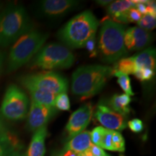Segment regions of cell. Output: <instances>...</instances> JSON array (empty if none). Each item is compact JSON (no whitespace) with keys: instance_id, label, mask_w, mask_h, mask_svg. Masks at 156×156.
<instances>
[{"instance_id":"cell-1","label":"cell","mask_w":156,"mask_h":156,"mask_svg":"<svg viewBox=\"0 0 156 156\" xmlns=\"http://www.w3.org/2000/svg\"><path fill=\"white\" fill-rule=\"evenodd\" d=\"M113 68L103 65L82 66L72 76V92L86 99L101 92L112 76Z\"/></svg>"},{"instance_id":"cell-2","label":"cell","mask_w":156,"mask_h":156,"mask_svg":"<svg viewBox=\"0 0 156 156\" xmlns=\"http://www.w3.org/2000/svg\"><path fill=\"white\" fill-rule=\"evenodd\" d=\"M98 25V20L92 12L84 11L70 20L58 31V39L67 48H83L89 39L95 36Z\"/></svg>"},{"instance_id":"cell-3","label":"cell","mask_w":156,"mask_h":156,"mask_svg":"<svg viewBox=\"0 0 156 156\" xmlns=\"http://www.w3.org/2000/svg\"><path fill=\"white\" fill-rule=\"evenodd\" d=\"M126 26L104 20L98 36V52L103 62L112 64L128 53L124 45Z\"/></svg>"},{"instance_id":"cell-4","label":"cell","mask_w":156,"mask_h":156,"mask_svg":"<svg viewBox=\"0 0 156 156\" xmlns=\"http://www.w3.org/2000/svg\"><path fill=\"white\" fill-rule=\"evenodd\" d=\"M30 19L24 7H7L0 12V47L15 43L23 34L31 30Z\"/></svg>"},{"instance_id":"cell-5","label":"cell","mask_w":156,"mask_h":156,"mask_svg":"<svg viewBox=\"0 0 156 156\" xmlns=\"http://www.w3.org/2000/svg\"><path fill=\"white\" fill-rule=\"evenodd\" d=\"M48 34L38 30H30L14 43L7 59V72L15 71L30 61L44 46Z\"/></svg>"},{"instance_id":"cell-6","label":"cell","mask_w":156,"mask_h":156,"mask_svg":"<svg viewBox=\"0 0 156 156\" xmlns=\"http://www.w3.org/2000/svg\"><path fill=\"white\" fill-rule=\"evenodd\" d=\"M75 62V56L69 48L51 43L39 50L31 61L32 68L41 69H67Z\"/></svg>"},{"instance_id":"cell-7","label":"cell","mask_w":156,"mask_h":156,"mask_svg":"<svg viewBox=\"0 0 156 156\" xmlns=\"http://www.w3.org/2000/svg\"><path fill=\"white\" fill-rule=\"evenodd\" d=\"M29 99L24 91L16 85H9L4 95L0 115L9 121H21L27 117Z\"/></svg>"},{"instance_id":"cell-8","label":"cell","mask_w":156,"mask_h":156,"mask_svg":"<svg viewBox=\"0 0 156 156\" xmlns=\"http://www.w3.org/2000/svg\"><path fill=\"white\" fill-rule=\"evenodd\" d=\"M20 83L26 89L44 90L56 95L67 93L68 90L67 80L60 74L54 72H46L23 76L21 77Z\"/></svg>"},{"instance_id":"cell-9","label":"cell","mask_w":156,"mask_h":156,"mask_svg":"<svg viewBox=\"0 0 156 156\" xmlns=\"http://www.w3.org/2000/svg\"><path fill=\"white\" fill-rule=\"evenodd\" d=\"M80 5L75 0H44L38 2V12L44 18L57 19L75 10Z\"/></svg>"},{"instance_id":"cell-10","label":"cell","mask_w":156,"mask_h":156,"mask_svg":"<svg viewBox=\"0 0 156 156\" xmlns=\"http://www.w3.org/2000/svg\"><path fill=\"white\" fill-rule=\"evenodd\" d=\"M55 106H48L31 101L27 115V127L29 131L35 132L42 126H46L51 119L57 113Z\"/></svg>"},{"instance_id":"cell-11","label":"cell","mask_w":156,"mask_h":156,"mask_svg":"<svg viewBox=\"0 0 156 156\" xmlns=\"http://www.w3.org/2000/svg\"><path fill=\"white\" fill-rule=\"evenodd\" d=\"M95 117L101 125L109 130L122 131L127 126L126 116L114 112L104 103H101L98 105Z\"/></svg>"},{"instance_id":"cell-12","label":"cell","mask_w":156,"mask_h":156,"mask_svg":"<svg viewBox=\"0 0 156 156\" xmlns=\"http://www.w3.org/2000/svg\"><path fill=\"white\" fill-rule=\"evenodd\" d=\"M93 114V107L91 103L84 104L73 112L66 126L68 138L71 139L83 132L90 122Z\"/></svg>"},{"instance_id":"cell-13","label":"cell","mask_w":156,"mask_h":156,"mask_svg":"<svg viewBox=\"0 0 156 156\" xmlns=\"http://www.w3.org/2000/svg\"><path fill=\"white\" fill-rule=\"evenodd\" d=\"M153 40V35L150 31L139 27L128 28L124 34V45L126 50L139 51L147 47Z\"/></svg>"},{"instance_id":"cell-14","label":"cell","mask_w":156,"mask_h":156,"mask_svg":"<svg viewBox=\"0 0 156 156\" xmlns=\"http://www.w3.org/2000/svg\"><path fill=\"white\" fill-rule=\"evenodd\" d=\"M47 134L46 126L35 131L25 156H44L46 153L45 141Z\"/></svg>"},{"instance_id":"cell-15","label":"cell","mask_w":156,"mask_h":156,"mask_svg":"<svg viewBox=\"0 0 156 156\" xmlns=\"http://www.w3.org/2000/svg\"><path fill=\"white\" fill-rule=\"evenodd\" d=\"M92 145L90 132L88 131H83L71 138L64 146V150H69L80 154L88 150Z\"/></svg>"},{"instance_id":"cell-16","label":"cell","mask_w":156,"mask_h":156,"mask_svg":"<svg viewBox=\"0 0 156 156\" xmlns=\"http://www.w3.org/2000/svg\"><path fill=\"white\" fill-rule=\"evenodd\" d=\"M156 54L154 48H147L139 54L132 56L137 68H147L153 71L155 70Z\"/></svg>"},{"instance_id":"cell-17","label":"cell","mask_w":156,"mask_h":156,"mask_svg":"<svg viewBox=\"0 0 156 156\" xmlns=\"http://www.w3.org/2000/svg\"><path fill=\"white\" fill-rule=\"evenodd\" d=\"M131 103V98L125 94H115L108 101V106L112 110L119 114L126 116L130 113L129 104Z\"/></svg>"},{"instance_id":"cell-18","label":"cell","mask_w":156,"mask_h":156,"mask_svg":"<svg viewBox=\"0 0 156 156\" xmlns=\"http://www.w3.org/2000/svg\"><path fill=\"white\" fill-rule=\"evenodd\" d=\"M29 91L31 101L48 106H54V101L56 95L49 91L44 90L29 88L27 89Z\"/></svg>"},{"instance_id":"cell-19","label":"cell","mask_w":156,"mask_h":156,"mask_svg":"<svg viewBox=\"0 0 156 156\" xmlns=\"http://www.w3.org/2000/svg\"><path fill=\"white\" fill-rule=\"evenodd\" d=\"M19 142L13 135L8 132L0 136V156H7L13 151H17Z\"/></svg>"},{"instance_id":"cell-20","label":"cell","mask_w":156,"mask_h":156,"mask_svg":"<svg viewBox=\"0 0 156 156\" xmlns=\"http://www.w3.org/2000/svg\"><path fill=\"white\" fill-rule=\"evenodd\" d=\"M135 1H129V0L112 2L107 7V12L109 16L113 18L114 17L122 14L132 7H135Z\"/></svg>"},{"instance_id":"cell-21","label":"cell","mask_w":156,"mask_h":156,"mask_svg":"<svg viewBox=\"0 0 156 156\" xmlns=\"http://www.w3.org/2000/svg\"><path fill=\"white\" fill-rule=\"evenodd\" d=\"M113 69L129 75H134L137 67H136V64L134 63L133 58L131 56V57L121 58L119 61H118V62L116 64L114 68H113Z\"/></svg>"},{"instance_id":"cell-22","label":"cell","mask_w":156,"mask_h":156,"mask_svg":"<svg viewBox=\"0 0 156 156\" xmlns=\"http://www.w3.org/2000/svg\"><path fill=\"white\" fill-rule=\"evenodd\" d=\"M112 76H114V77L118 78L117 82H118L121 88L124 90V92H125V94L129 95V96L134 95L132 88L131 80H130L128 75L120 73V72L113 69Z\"/></svg>"},{"instance_id":"cell-23","label":"cell","mask_w":156,"mask_h":156,"mask_svg":"<svg viewBox=\"0 0 156 156\" xmlns=\"http://www.w3.org/2000/svg\"><path fill=\"white\" fill-rule=\"evenodd\" d=\"M112 151L124 152L125 151V142L120 132L113 131L112 136Z\"/></svg>"},{"instance_id":"cell-24","label":"cell","mask_w":156,"mask_h":156,"mask_svg":"<svg viewBox=\"0 0 156 156\" xmlns=\"http://www.w3.org/2000/svg\"><path fill=\"white\" fill-rule=\"evenodd\" d=\"M54 106L58 110L69 111L70 109V102L67 93H62L56 95Z\"/></svg>"},{"instance_id":"cell-25","label":"cell","mask_w":156,"mask_h":156,"mask_svg":"<svg viewBox=\"0 0 156 156\" xmlns=\"http://www.w3.org/2000/svg\"><path fill=\"white\" fill-rule=\"evenodd\" d=\"M139 28L143 30L150 31L155 28L156 19L155 16L151 15H145L142 17L140 20L137 23Z\"/></svg>"},{"instance_id":"cell-26","label":"cell","mask_w":156,"mask_h":156,"mask_svg":"<svg viewBox=\"0 0 156 156\" xmlns=\"http://www.w3.org/2000/svg\"><path fill=\"white\" fill-rule=\"evenodd\" d=\"M134 75L142 82L151 80L155 75V71L147 68H137Z\"/></svg>"},{"instance_id":"cell-27","label":"cell","mask_w":156,"mask_h":156,"mask_svg":"<svg viewBox=\"0 0 156 156\" xmlns=\"http://www.w3.org/2000/svg\"><path fill=\"white\" fill-rule=\"evenodd\" d=\"M103 130H104V127H103V126H97V127L93 129L92 132H90L91 142L93 145L100 147Z\"/></svg>"},{"instance_id":"cell-28","label":"cell","mask_w":156,"mask_h":156,"mask_svg":"<svg viewBox=\"0 0 156 156\" xmlns=\"http://www.w3.org/2000/svg\"><path fill=\"white\" fill-rule=\"evenodd\" d=\"M126 21L128 23H138L143 16L134 7L128 9L125 12Z\"/></svg>"},{"instance_id":"cell-29","label":"cell","mask_w":156,"mask_h":156,"mask_svg":"<svg viewBox=\"0 0 156 156\" xmlns=\"http://www.w3.org/2000/svg\"><path fill=\"white\" fill-rule=\"evenodd\" d=\"M129 128L135 133L141 132L143 129V123L139 119H134L127 123Z\"/></svg>"},{"instance_id":"cell-30","label":"cell","mask_w":156,"mask_h":156,"mask_svg":"<svg viewBox=\"0 0 156 156\" xmlns=\"http://www.w3.org/2000/svg\"><path fill=\"white\" fill-rule=\"evenodd\" d=\"M95 36H93L90 39L87 41L86 44L85 45V48L87 50V51L90 53V57H94L97 55V50L95 48Z\"/></svg>"},{"instance_id":"cell-31","label":"cell","mask_w":156,"mask_h":156,"mask_svg":"<svg viewBox=\"0 0 156 156\" xmlns=\"http://www.w3.org/2000/svg\"><path fill=\"white\" fill-rule=\"evenodd\" d=\"M87 151L90 152V153L94 156H110L103 151L102 148L98 147V146L93 145V144L90 146V147L88 150H87Z\"/></svg>"},{"instance_id":"cell-32","label":"cell","mask_w":156,"mask_h":156,"mask_svg":"<svg viewBox=\"0 0 156 156\" xmlns=\"http://www.w3.org/2000/svg\"><path fill=\"white\" fill-rule=\"evenodd\" d=\"M8 132L9 131L7 129V126H6L5 122H4L2 116L0 115V136L7 134Z\"/></svg>"},{"instance_id":"cell-33","label":"cell","mask_w":156,"mask_h":156,"mask_svg":"<svg viewBox=\"0 0 156 156\" xmlns=\"http://www.w3.org/2000/svg\"><path fill=\"white\" fill-rule=\"evenodd\" d=\"M78 154L69 150H63L61 153L58 154V156H77Z\"/></svg>"},{"instance_id":"cell-34","label":"cell","mask_w":156,"mask_h":156,"mask_svg":"<svg viewBox=\"0 0 156 156\" xmlns=\"http://www.w3.org/2000/svg\"><path fill=\"white\" fill-rule=\"evenodd\" d=\"M4 60H5V54L0 50V74H1L2 69Z\"/></svg>"},{"instance_id":"cell-35","label":"cell","mask_w":156,"mask_h":156,"mask_svg":"<svg viewBox=\"0 0 156 156\" xmlns=\"http://www.w3.org/2000/svg\"><path fill=\"white\" fill-rule=\"evenodd\" d=\"M96 2L98 4V5H101L102 6H106L112 3V1H108V0H105V1H103V0H100V1H96Z\"/></svg>"},{"instance_id":"cell-36","label":"cell","mask_w":156,"mask_h":156,"mask_svg":"<svg viewBox=\"0 0 156 156\" xmlns=\"http://www.w3.org/2000/svg\"><path fill=\"white\" fill-rule=\"evenodd\" d=\"M7 156H25V155L20 153L19 152H17V151H13V152H12V153H9Z\"/></svg>"},{"instance_id":"cell-37","label":"cell","mask_w":156,"mask_h":156,"mask_svg":"<svg viewBox=\"0 0 156 156\" xmlns=\"http://www.w3.org/2000/svg\"><path fill=\"white\" fill-rule=\"evenodd\" d=\"M77 156H94V155H93L92 154L90 153V152L86 151L83 152V153L78 154Z\"/></svg>"},{"instance_id":"cell-38","label":"cell","mask_w":156,"mask_h":156,"mask_svg":"<svg viewBox=\"0 0 156 156\" xmlns=\"http://www.w3.org/2000/svg\"><path fill=\"white\" fill-rule=\"evenodd\" d=\"M52 156H58V154H54V155H52Z\"/></svg>"}]
</instances>
